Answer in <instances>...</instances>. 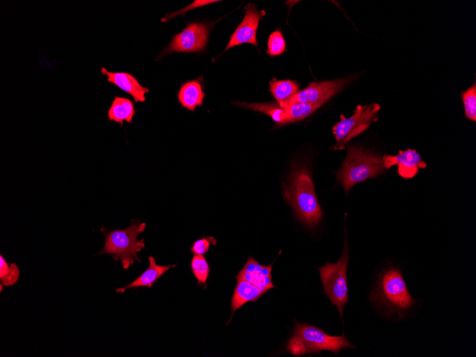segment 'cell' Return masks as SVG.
<instances>
[{
  "label": "cell",
  "instance_id": "obj_1",
  "mask_svg": "<svg viewBox=\"0 0 476 357\" xmlns=\"http://www.w3.org/2000/svg\"><path fill=\"white\" fill-rule=\"evenodd\" d=\"M370 299L384 314L397 319L403 318L415 304L400 269L396 267L387 268L378 274Z\"/></svg>",
  "mask_w": 476,
  "mask_h": 357
},
{
  "label": "cell",
  "instance_id": "obj_2",
  "mask_svg": "<svg viewBox=\"0 0 476 357\" xmlns=\"http://www.w3.org/2000/svg\"><path fill=\"white\" fill-rule=\"evenodd\" d=\"M283 195L296 216L307 227L314 228L320 223L324 213L316 198L311 174L306 167L293 170L288 182L283 185Z\"/></svg>",
  "mask_w": 476,
  "mask_h": 357
},
{
  "label": "cell",
  "instance_id": "obj_3",
  "mask_svg": "<svg viewBox=\"0 0 476 357\" xmlns=\"http://www.w3.org/2000/svg\"><path fill=\"white\" fill-rule=\"evenodd\" d=\"M145 227L146 224L140 223L138 219H133L131 224L125 229L108 231L104 227H101L105 244L99 253L110 254L115 261L121 262L125 269H128L135 261L141 262L138 254L145 248V244L144 239H138V237Z\"/></svg>",
  "mask_w": 476,
  "mask_h": 357
},
{
  "label": "cell",
  "instance_id": "obj_4",
  "mask_svg": "<svg viewBox=\"0 0 476 357\" xmlns=\"http://www.w3.org/2000/svg\"><path fill=\"white\" fill-rule=\"evenodd\" d=\"M355 348L344 336H334L314 325L295 321L293 336L289 340L286 350L293 356L331 351L336 354L343 348Z\"/></svg>",
  "mask_w": 476,
  "mask_h": 357
},
{
  "label": "cell",
  "instance_id": "obj_5",
  "mask_svg": "<svg viewBox=\"0 0 476 357\" xmlns=\"http://www.w3.org/2000/svg\"><path fill=\"white\" fill-rule=\"evenodd\" d=\"M382 157L356 145H349L346 157L336 172V177L346 192L358 182L373 178L385 171Z\"/></svg>",
  "mask_w": 476,
  "mask_h": 357
},
{
  "label": "cell",
  "instance_id": "obj_6",
  "mask_svg": "<svg viewBox=\"0 0 476 357\" xmlns=\"http://www.w3.org/2000/svg\"><path fill=\"white\" fill-rule=\"evenodd\" d=\"M348 249L346 236L342 255L336 263L327 262L318 269L324 292L330 301L336 306L339 315L343 318V308L348 299L347 285V268L348 263Z\"/></svg>",
  "mask_w": 476,
  "mask_h": 357
},
{
  "label": "cell",
  "instance_id": "obj_7",
  "mask_svg": "<svg viewBox=\"0 0 476 357\" xmlns=\"http://www.w3.org/2000/svg\"><path fill=\"white\" fill-rule=\"evenodd\" d=\"M380 110L381 106L378 103L358 105L353 114L349 118L341 115L340 120L332 128L336 140L333 149L344 150L349 140L365 131L377 120V114Z\"/></svg>",
  "mask_w": 476,
  "mask_h": 357
},
{
  "label": "cell",
  "instance_id": "obj_8",
  "mask_svg": "<svg viewBox=\"0 0 476 357\" xmlns=\"http://www.w3.org/2000/svg\"><path fill=\"white\" fill-rule=\"evenodd\" d=\"M209 26L202 23H192L180 33L174 36L161 56L175 52H197L202 51L207 42Z\"/></svg>",
  "mask_w": 476,
  "mask_h": 357
},
{
  "label": "cell",
  "instance_id": "obj_9",
  "mask_svg": "<svg viewBox=\"0 0 476 357\" xmlns=\"http://www.w3.org/2000/svg\"><path fill=\"white\" fill-rule=\"evenodd\" d=\"M351 80V78H347L328 81L311 82L281 106L295 102L309 103L321 106L343 89Z\"/></svg>",
  "mask_w": 476,
  "mask_h": 357
},
{
  "label": "cell",
  "instance_id": "obj_10",
  "mask_svg": "<svg viewBox=\"0 0 476 357\" xmlns=\"http://www.w3.org/2000/svg\"><path fill=\"white\" fill-rule=\"evenodd\" d=\"M245 14L242 22L231 35L225 51L242 43H251L257 46V31L264 11H259L253 4L245 6Z\"/></svg>",
  "mask_w": 476,
  "mask_h": 357
},
{
  "label": "cell",
  "instance_id": "obj_11",
  "mask_svg": "<svg viewBox=\"0 0 476 357\" xmlns=\"http://www.w3.org/2000/svg\"><path fill=\"white\" fill-rule=\"evenodd\" d=\"M382 160L385 169L398 165V174L405 180L413 178L420 168L427 165L420 154L413 149L400 150L396 155H385Z\"/></svg>",
  "mask_w": 476,
  "mask_h": 357
},
{
  "label": "cell",
  "instance_id": "obj_12",
  "mask_svg": "<svg viewBox=\"0 0 476 357\" xmlns=\"http://www.w3.org/2000/svg\"><path fill=\"white\" fill-rule=\"evenodd\" d=\"M271 268L272 264L263 266L250 257L237 275L243 277L265 294L268 290L275 288L271 276Z\"/></svg>",
  "mask_w": 476,
  "mask_h": 357
},
{
  "label": "cell",
  "instance_id": "obj_13",
  "mask_svg": "<svg viewBox=\"0 0 476 357\" xmlns=\"http://www.w3.org/2000/svg\"><path fill=\"white\" fill-rule=\"evenodd\" d=\"M102 74L107 76V81L121 90L130 95L135 102H144L145 93L149 92L148 88L141 86L136 78L125 72H110L105 68H101Z\"/></svg>",
  "mask_w": 476,
  "mask_h": 357
},
{
  "label": "cell",
  "instance_id": "obj_14",
  "mask_svg": "<svg viewBox=\"0 0 476 357\" xmlns=\"http://www.w3.org/2000/svg\"><path fill=\"white\" fill-rule=\"evenodd\" d=\"M149 266L137 279L130 284L115 289L117 293H123L129 289L137 287L150 288L158 279L169 269L175 267V264L160 265L152 256L149 257Z\"/></svg>",
  "mask_w": 476,
  "mask_h": 357
},
{
  "label": "cell",
  "instance_id": "obj_15",
  "mask_svg": "<svg viewBox=\"0 0 476 357\" xmlns=\"http://www.w3.org/2000/svg\"><path fill=\"white\" fill-rule=\"evenodd\" d=\"M236 279L237 282L231 300V319L234 313L242 306L247 302L257 301L264 294L243 277L237 275Z\"/></svg>",
  "mask_w": 476,
  "mask_h": 357
},
{
  "label": "cell",
  "instance_id": "obj_16",
  "mask_svg": "<svg viewBox=\"0 0 476 357\" xmlns=\"http://www.w3.org/2000/svg\"><path fill=\"white\" fill-rule=\"evenodd\" d=\"M201 82L202 77L181 84L177 96L181 105L190 111H195L197 106L203 104L205 94Z\"/></svg>",
  "mask_w": 476,
  "mask_h": 357
},
{
  "label": "cell",
  "instance_id": "obj_17",
  "mask_svg": "<svg viewBox=\"0 0 476 357\" xmlns=\"http://www.w3.org/2000/svg\"><path fill=\"white\" fill-rule=\"evenodd\" d=\"M109 120L123 125V122L132 123L135 110L133 102L125 98L115 96L108 110Z\"/></svg>",
  "mask_w": 476,
  "mask_h": 357
},
{
  "label": "cell",
  "instance_id": "obj_18",
  "mask_svg": "<svg viewBox=\"0 0 476 357\" xmlns=\"http://www.w3.org/2000/svg\"><path fill=\"white\" fill-rule=\"evenodd\" d=\"M232 103L247 109L263 113L279 125L286 124L285 110L277 102L247 103L234 101Z\"/></svg>",
  "mask_w": 476,
  "mask_h": 357
},
{
  "label": "cell",
  "instance_id": "obj_19",
  "mask_svg": "<svg viewBox=\"0 0 476 357\" xmlns=\"http://www.w3.org/2000/svg\"><path fill=\"white\" fill-rule=\"evenodd\" d=\"M269 90L276 102L282 105L299 91V86L296 81L291 80L277 81L274 78L269 82Z\"/></svg>",
  "mask_w": 476,
  "mask_h": 357
},
{
  "label": "cell",
  "instance_id": "obj_20",
  "mask_svg": "<svg viewBox=\"0 0 476 357\" xmlns=\"http://www.w3.org/2000/svg\"><path fill=\"white\" fill-rule=\"evenodd\" d=\"M281 107L286 113V123H290L309 117L321 106L309 103L295 102L285 104Z\"/></svg>",
  "mask_w": 476,
  "mask_h": 357
},
{
  "label": "cell",
  "instance_id": "obj_21",
  "mask_svg": "<svg viewBox=\"0 0 476 357\" xmlns=\"http://www.w3.org/2000/svg\"><path fill=\"white\" fill-rule=\"evenodd\" d=\"M190 267L192 271L197 279V284L206 288V283L209 274V264L203 255L194 254Z\"/></svg>",
  "mask_w": 476,
  "mask_h": 357
},
{
  "label": "cell",
  "instance_id": "obj_22",
  "mask_svg": "<svg viewBox=\"0 0 476 357\" xmlns=\"http://www.w3.org/2000/svg\"><path fill=\"white\" fill-rule=\"evenodd\" d=\"M20 271L15 263L9 264L2 255L0 256V280L4 286H12L19 278Z\"/></svg>",
  "mask_w": 476,
  "mask_h": 357
},
{
  "label": "cell",
  "instance_id": "obj_23",
  "mask_svg": "<svg viewBox=\"0 0 476 357\" xmlns=\"http://www.w3.org/2000/svg\"><path fill=\"white\" fill-rule=\"evenodd\" d=\"M465 108V117L476 121V84L473 83L468 89L461 93Z\"/></svg>",
  "mask_w": 476,
  "mask_h": 357
},
{
  "label": "cell",
  "instance_id": "obj_24",
  "mask_svg": "<svg viewBox=\"0 0 476 357\" xmlns=\"http://www.w3.org/2000/svg\"><path fill=\"white\" fill-rule=\"evenodd\" d=\"M285 47V40L280 30H276L269 35L267 51L269 56H275L281 54Z\"/></svg>",
  "mask_w": 476,
  "mask_h": 357
},
{
  "label": "cell",
  "instance_id": "obj_25",
  "mask_svg": "<svg viewBox=\"0 0 476 357\" xmlns=\"http://www.w3.org/2000/svg\"><path fill=\"white\" fill-rule=\"evenodd\" d=\"M216 243L217 241L214 237H203L193 243L190 251L194 254L204 255L209 251L210 245H214Z\"/></svg>",
  "mask_w": 476,
  "mask_h": 357
},
{
  "label": "cell",
  "instance_id": "obj_26",
  "mask_svg": "<svg viewBox=\"0 0 476 357\" xmlns=\"http://www.w3.org/2000/svg\"><path fill=\"white\" fill-rule=\"evenodd\" d=\"M219 1H214V0H197L195 1L192 3H191L189 6L183 8L181 10L177 11L173 13L167 14L162 19V21H166L167 20L171 19L172 18L175 17V16L178 15H184L187 11L194 9L195 8L204 6L205 5L212 4L214 2H217Z\"/></svg>",
  "mask_w": 476,
  "mask_h": 357
}]
</instances>
